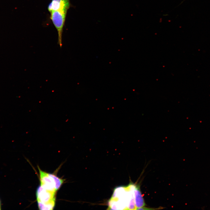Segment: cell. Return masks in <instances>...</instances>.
Returning <instances> with one entry per match:
<instances>
[{
  "instance_id": "5",
  "label": "cell",
  "mask_w": 210,
  "mask_h": 210,
  "mask_svg": "<svg viewBox=\"0 0 210 210\" xmlns=\"http://www.w3.org/2000/svg\"><path fill=\"white\" fill-rule=\"evenodd\" d=\"M139 185L134 186V192L136 209L144 206L146 204L142 196Z\"/></svg>"
},
{
  "instance_id": "6",
  "label": "cell",
  "mask_w": 210,
  "mask_h": 210,
  "mask_svg": "<svg viewBox=\"0 0 210 210\" xmlns=\"http://www.w3.org/2000/svg\"><path fill=\"white\" fill-rule=\"evenodd\" d=\"M49 174L53 179L55 183V190L57 191L61 187L64 182V180L59 178L54 174L50 173Z\"/></svg>"
},
{
  "instance_id": "4",
  "label": "cell",
  "mask_w": 210,
  "mask_h": 210,
  "mask_svg": "<svg viewBox=\"0 0 210 210\" xmlns=\"http://www.w3.org/2000/svg\"><path fill=\"white\" fill-rule=\"evenodd\" d=\"M69 0H52L48 6V10L52 11L62 10L67 11L70 7Z\"/></svg>"
},
{
  "instance_id": "7",
  "label": "cell",
  "mask_w": 210,
  "mask_h": 210,
  "mask_svg": "<svg viewBox=\"0 0 210 210\" xmlns=\"http://www.w3.org/2000/svg\"><path fill=\"white\" fill-rule=\"evenodd\" d=\"M1 201L0 200V210L1 209Z\"/></svg>"
},
{
  "instance_id": "2",
  "label": "cell",
  "mask_w": 210,
  "mask_h": 210,
  "mask_svg": "<svg viewBox=\"0 0 210 210\" xmlns=\"http://www.w3.org/2000/svg\"><path fill=\"white\" fill-rule=\"evenodd\" d=\"M67 11L56 10L50 12V19L56 29L58 34V44L61 48L63 28Z\"/></svg>"
},
{
  "instance_id": "3",
  "label": "cell",
  "mask_w": 210,
  "mask_h": 210,
  "mask_svg": "<svg viewBox=\"0 0 210 210\" xmlns=\"http://www.w3.org/2000/svg\"><path fill=\"white\" fill-rule=\"evenodd\" d=\"M38 169L39 173L40 186L47 190L56 192L54 182L49 173L42 171L39 167Z\"/></svg>"
},
{
  "instance_id": "1",
  "label": "cell",
  "mask_w": 210,
  "mask_h": 210,
  "mask_svg": "<svg viewBox=\"0 0 210 210\" xmlns=\"http://www.w3.org/2000/svg\"><path fill=\"white\" fill-rule=\"evenodd\" d=\"M56 192L47 190L40 186L38 187L36 195L39 209H53L55 204Z\"/></svg>"
}]
</instances>
